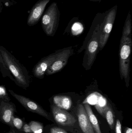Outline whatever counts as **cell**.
Segmentation results:
<instances>
[{
	"label": "cell",
	"mask_w": 132,
	"mask_h": 133,
	"mask_svg": "<svg viewBox=\"0 0 132 133\" xmlns=\"http://www.w3.org/2000/svg\"><path fill=\"white\" fill-rule=\"evenodd\" d=\"M51 110L55 121L59 125L71 126L75 124V118L66 110L61 109L54 104L51 105Z\"/></svg>",
	"instance_id": "obj_8"
},
{
	"label": "cell",
	"mask_w": 132,
	"mask_h": 133,
	"mask_svg": "<svg viewBox=\"0 0 132 133\" xmlns=\"http://www.w3.org/2000/svg\"><path fill=\"white\" fill-rule=\"evenodd\" d=\"M12 124L13 127L18 130H21L23 127V121L19 118H14V116L12 119Z\"/></svg>",
	"instance_id": "obj_20"
},
{
	"label": "cell",
	"mask_w": 132,
	"mask_h": 133,
	"mask_svg": "<svg viewBox=\"0 0 132 133\" xmlns=\"http://www.w3.org/2000/svg\"><path fill=\"white\" fill-rule=\"evenodd\" d=\"M121 124L120 121L118 119L115 125V132L116 133H122Z\"/></svg>",
	"instance_id": "obj_22"
},
{
	"label": "cell",
	"mask_w": 132,
	"mask_h": 133,
	"mask_svg": "<svg viewBox=\"0 0 132 133\" xmlns=\"http://www.w3.org/2000/svg\"><path fill=\"white\" fill-rule=\"evenodd\" d=\"M89 1L92 2H100L102 0H89Z\"/></svg>",
	"instance_id": "obj_25"
},
{
	"label": "cell",
	"mask_w": 132,
	"mask_h": 133,
	"mask_svg": "<svg viewBox=\"0 0 132 133\" xmlns=\"http://www.w3.org/2000/svg\"><path fill=\"white\" fill-rule=\"evenodd\" d=\"M58 54V53H56L50 55L42 58L38 62L33 69V74L34 76L38 79H43L46 70L52 64Z\"/></svg>",
	"instance_id": "obj_10"
},
{
	"label": "cell",
	"mask_w": 132,
	"mask_h": 133,
	"mask_svg": "<svg viewBox=\"0 0 132 133\" xmlns=\"http://www.w3.org/2000/svg\"><path fill=\"white\" fill-rule=\"evenodd\" d=\"M118 5H115L111 9L104 12V19L100 26L99 48L102 49L107 42L112 30L117 14Z\"/></svg>",
	"instance_id": "obj_4"
},
{
	"label": "cell",
	"mask_w": 132,
	"mask_h": 133,
	"mask_svg": "<svg viewBox=\"0 0 132 133\" xmlns=\"http://www.w3.org/2000/svg\"><path fill=\"white\" fill-rule=\"evenodd\" d=\"M77 117L79 125L83 133H95L84 106L81 104L77 108Z\"/></svg>",
	"instance_id": "obj_12"
},
{
	"label": "cell",
	"mask_w": 132,
	"mask_h": 133,
	"mask_svg": "<svg viewBox=\"0 0 132 133\" xmlns=\"http://www.w3.org/2000/svg\"><path fill=\"white\" fill-rule=\"evenodd\" d=\"M73 50L69 48L59 52L56 59L46 72V75H52L62 70L67 64L68 59L73 54Z\"/></svg>",
	"instance_id": "obj_7"
},
{
	"label": "cell",
	"mask_w": 132,
	"mask_h": 133,
	"mask_svg": "<svg viewBox=\"0 0 132 133\" xmlns=\"http://www.w3.org/2000/svg\"><path fill=\"white\" fill-rule=\"evenodd\" d=\"M50 133H67L64 130L57 127H53L50 129Z\"/></svg>",
	"instance_id": "obj_21"
},
{
	"label": "cell",
	"mask_w": 132,
	"mask_h": 133,
	"mask_svg": "<svg viewBox=\"0 0 132 133\" xmlns=\"http://www.w3.org/2000/svg\"><path fill=\"white\" fill-rule=\"evenodd\" d=\"M60 12L56 2H53L46 9L42 19L43 29L46 35L53 36L59 25Z\"/></svg>",
	"instance_id": "obj_3"
},
{
	"label": "cell",
	"mask_w": 132,
	"mask_h": 133,
	"mask_svg": "<svg viewBox=\"0 0 132 133\" xmlns=\"http://www.w3.org/2000/svg\"><path fill=\"white\" fill-rule=\"evenodd\" d=\"M84 107L88 116L91 124L94 129V131H95V133H102L98 121L95 115L93 113V111L90 105L86 103L84 104Z\"/></svg>",
	"instance_id": "obj_14"
},
{
	"label": "cell",
	"mask_w": 132,
	"mask_h": 133,
	"mask_svg": "<svg viewBox=\"0 0 132 133\" xmlns=\"http://www.w3.org/2000/svg\"><path fill=\"white\" fill-rule=\"evenodd\" d=\"M15 111V107L14 104L10 101H0L1 119L5 123L11 127H13L12 119Z\"/></svg>",
	"instance_id": "obj_11"
},
{
	"label": "cell",
	"mask_w": 132,
	"mask_h": 133,
	"mask_svg": "<svg viewBox=\"0 0 132 133\" xmlns=\"http://www.w3.org/2000/svg\"><path fill=\"white\" fill-rule=\"evenodd\" d=\"M0 53L16 85L23 89L28 88L30 84V77L26 68L3 46H0Z\"/></svg>",
	"instance_id": "obj_1"
},
{
	"label": "cell",
	"mask_w": 132,
	"mask_h": 133,
	"mask_svg": "<svg viewBox=\"0 0 132 133\" xmlns=\"http://www.w3.org/2000/svg\"><path fill=\"white\" fill-rule=\"evenodd\" d=\"M53 102L56 106L65 110H69L72 105L70 98L65 96H55L53 98Z\"/></svg>",
	"instance_id": "obj_13"
},
{
	"label": "cell",
	"mask_w": 132,
	"mask_h": 133,
	"mask_svg": "<svg viewBox=\"0 0 132 133\" xmlns=\"http://www.w3.org/2000/svg\"><path fill=\"white\" fill-rule=\"evenodd\" d=\"M122 35L126 36H131V20L130 12H129L126 20Z\"/></svg>",
	"instance_id": "obj_17"
},
{
	"label": "cell",
	"mask_w": 132,
	"mask_h": 133,
	"mask_svg": "<svg viewBox=\"0 0 132 133\" xmlns=\"http://www.w3.org/2000/svg\"><path fill=\"white\" fill-rule=\"evenodd\" d=\"M50 1V0H39L33 5L28 16V25L33 26L38 22L44 12L46 6Z\"/></svg>",
	"instance_id": "obj_9"
},
{
	"label": "cell",
	"mask_w": 132,
	"mask_h": 133,
	"mask_svg": "<svg viewBox=\"0 0 132 133\" xmlns=\"http://www.w3.org/2000/svg\"><path fill=\"white\" fill-rule=\"evenodd\" d=\"M125 133H132V129L131 128H126L125 130Z\"/></svg>",
	"instance_id": "obj_24"
},
{
	"label": "cell",
	"mask_w": 132,
	"mask_h": 133,
	"mask_svg": "<svg viewBox=\"0 0 132 133\" xmlns=\"http://www.w3.org/2000/svg\"><path fill=\"white\" fill-rule=\"evenodd\" d=\"M0 71L4 77H8L14 82V79L13 76L7 68L3 61L2 57L0 53Z\"/></svg>",
	"instance_id": "obj_16"
},
{
	"label": "cell",
	"mask_w": 132,
	"mask_h": 133,
	"mask_svg": "<svg viewBox=\"0 0 132 133\" xmlns=\"http://www.w3.org/2000/svg\"><path fill=\"white\" fill-rule=\"evenodd\" d=\"M105 117L111 129H113L114 126V114L112 109L109 105H107L105 111Z\"/></svg>",
	"instance_id": "obj_15"
},
{
	"label": "cell",
	"mask_w": 132,
	"mask_h": 133,
	"mask_svg": "<svg viewBox=\"0 0 132 133\" xmlns=\"http://www.w3.org/2000/svg\"><path fill=\"white\" fill-rule=\"evenodd\" d=\"M29 125L33 133H42L43 128L41 123L35 121H31Z\"/></svg>",
	"instance_id": "obj_18"
},
{
	"label": "cell",
	"mask_w": 132,
	"mask_h": 133,
	"mask_svg": "<svg viewBox=\"0 0 132 133\" xmlns=\"http://www.w3.org/2000/svg\"><path fill=\"white\" fill-rule=\"evenodd\" d=\"M100 24L97 25L93 32L92 37L87 46L86 55L87 64L88 67L92 65L96 58L100 41Z\"/></svg>",
	"instance_id": "obj_6"
},
{
	"label": "cell",
	"mask_w": 132,
	"mask_h": 133,
	"mask_svg": "<svg viewBox=\"0 0 132 133\" xmlns=\"http://www.w3.org/2000/svg\"><path fill=\"white\" fill-rule=\"evenodd\" d=\"M12 96L16 99L28 111L36 113L48 119H50L48 113L40 105L28 98L15 93L13 90H9Z\"/></svg>",
	"instance_id": "obj_5"
},
{
	"label": "cell",
	"mask_w": 132,
	"mask_h": 133,
	"mask_svg": "<svg viewBox=\"0 0 132 133\" xmlns=\"http://www.w3.org/2000/svg\"><path fill=\"white\" fill-rule=\"evenodd\" d=\"M22 130L26 133H32L30 126L29 124H25L22 127Z\"/></svg>",
	"instance_id": "obj_23"
},
{
	"label": "cell",
	"mask_w": 132,
	"mask_h": 133,
	"mask_svg": "<svg viewBox=\"0 0 132 133\" xmlns=\"http://www.w3.org/2000/svg\"><path fill=\"white\" fill-rule=\"evenodd\" d=\"M0 101H10V98L9 97L5 88L3 86H0Z\"/></svg>",
	"instance_id": "obj_19"
},
{
	"label": "cell",
	"mask_w": 132,
	"mask_h": 133,
	"mask_svg": "<svg viewBox=\"0 0 132 133\" xmlns=\"http://www.w3.org/2000/svg\"><path fill=\"white\" fill-rule=\"evenodd\" d=\"M131 48V36L122 35L120 45L119 68L121 76L127 83L129 79Z\"/></svg>",
	"instance_id": "obj_2"
}]
</instances>
